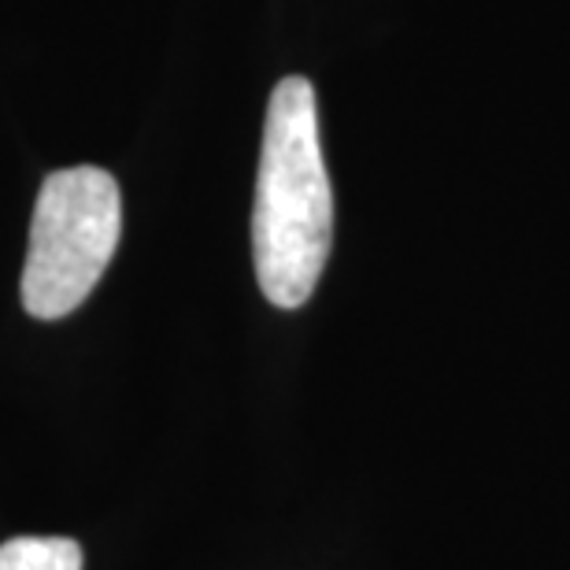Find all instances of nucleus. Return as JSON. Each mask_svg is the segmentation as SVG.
<instances>
[{
	"mask_svg": "<svg viewBox=\"0 0 570 570\" xmlns=\"http://www.w3.org/2000/svg\"><path fill=\"white\" fill-rule=\"evenodd\" d=\"M122 234L119 181L100 167H67L41 181L22 267V307L33 318L71 315L108 271Z\"/></svg>",
	"mask_w": 570,
	"mask_h": 570,
	"instance_id": "2",
	"label": "nucleus"
},
{
	"mask_svg": "<svg viewBox=\"0 0 570 570\" xmlns=\"http://www.w3.org/2000/svg\"><path fill=\"white\" fill-rule=\"evenodd\" d=\"M0 570H82L71 538H11L0 544Z\"/></svg>",
	"mask_w": 570,
	"mask_h": 570,
	"instance_id": "3",
	"label": "nucleus"
},
{
	"mask_svg": "<svg viewBox=\"0 0 570 570\" xmlns=\"http://www.w3.org/2000/svg\"><path fill=\"white\" fill-rule=\"evenodd\" d=\"M334 242V193L318 141V108L307 78H282L271 94L259 153L253 259L275 307H304L323 278Z\"/></svg>",
	"mask_w": 570,
	"mask_h": 570,
	"instance_id": "1",
	"label": "nucleus"
}]
</instances>
